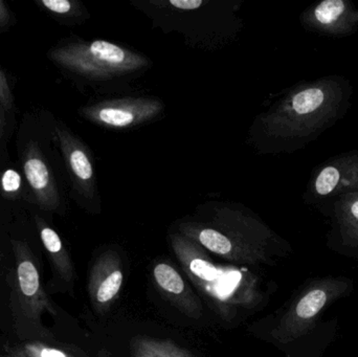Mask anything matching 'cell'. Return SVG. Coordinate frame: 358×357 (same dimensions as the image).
I'll return each mask as SVG.
<instances>
[{
    "label": "cell",
    "mask_w": 358,
    "mask_h": 357,
    "mask_svg": "<svg viewBox=\"0 0 358 357\" xmlns=\"http://www.w3.org/2000/svg\"><path fill=\"white\" fill-rule=\"evenodd\" d=\"M6 351L18 357H78L66 349L40 341H27L8 348Z\"/></svg>",
    "instance_id": "obj_16"
},
{
    "label": "cell",
    "mask_w": 358,
    "mask_h": 357,
    "mask_svg": "<svg viewBox=\"0 0 358 357\" xmlns=\"http://www.w3.org/2000/svg\"><path fill=\"white\" fill-rule=\"evenodd\" d=\"M307 31L328 37H348L358 29V8L348 0H323L300 16Z\"/></svg>",
    "instance_id": "obj_9"
},
{
    "label": "cell",
    "mask_w": 358,
    "mask_h": 357,
    "mask_svg": "<svg viewBox=\"0 0 358 357\" xmlns=\"http://www.w3.org/2000/svg\"><path fill=\"white\" fill-rule=\"evenodd\" d=\"M352 94L342 75L299 83L255 117L250 143L260 154L302 150L346 115Z\"/></svg>",
    "instance_id": "obj_1"
},
{
    "label": "cell",
    "mask_w": 358,
    "mask_h": 357,
    "mask_svg": "<svg viewBox=\"0 0 358 357\" xmlns=\"http://www.w3.org/2000/svg\"><path fill=\"white\" fill-rule=\"evenodd\" d=\"M332 220L344 247L358 249V192L341 195L332 201Z\"/></svg>",
    "instance_id": "obj_11"
},
{
    "label": "cell",
    "mask_w": 358,
    "mask_h": 357,
    "mask_svg": "<svg viewBox=\"0 0 358 357\" xmlns=\"http://www.w3.org/2000/svg\"><path fill=\"white\" fill-rule=\"evenodd\" d=\"M191 236L213 254L235 261L262 259L275 234L241 205L210 201L198 207Z\"/></svg>",
    "instance_id": "obj_2"
},
{
    "label": "cell",
    "mask_w": 358,
    "mask_h": 357,
    "mask_svg": "<svg viewBox=\"0 0 358 357\" xmlns=\"http://www.w3.org/2000/svg\"><path fill=\"white\" fill-rule=\"evenodd\" d=\"M1 186L6 192H16L21 186L20 175L14 170H6L2 175Z\"/></svg>",
    "instance_id": "obj_18"
},
{
    "label": "cell",
    "mask_w": 358,
    "mask_h": 357,
    "mask_svg": "<svg viewBox=\"0 0 358 357\" xmlns=\"http://www.w3.org/2000/svg\"><path fill=\"white\" fill-rule=\"evenodd\" d=\"M14 282L12 287V312L19 337L24 342L52 339L42 325L43 312L55 314L50 298L42 286L39 270L27 245L14 241Z\"/></svg>",
    "instance_id": "obj_5"
},
{
    "label": "cell",
    "mask_w": 358,
    "mask_h": 357,
    "mask_svg": "<svg viewBox=\"0 0 358 357\" xmlns=\"http://www.w3.org/2000/svg\"><path fill=\"white\" fill-rule=\"evenodd\" d=\"M115 254H106L94 264L90 275V291L92 303L104 309L119 295L123 285V272L120 264L113 263Z\"/></svg>",
    "instance_id": "obj_10"
},
{
    "label": "cell",
    "mask_w": 358,
    "mask_h": 357,
    "mask_svg": "<svg viewBox=\"0 0 358 357\" xmlns=\"http://www.w3.org/2000/svg\"><path fill=\"white\" fill-rule=\"evenodd\" d=\"M40 237L57 274L65 282H71L73 278V263L59 235L52 228L43 226L40 228Z\"/></svg>",
    "instance_id": "obj_14"
},
{
    "label": "cell",
    "mask_w": 358,
    "mask_h": 357,
    "mask_svg": "<svg viewBox=\"0 0 358 357\" xmlns=\"http://www.w3.org/2000/svg\"><path fill=\"white\" fill-rule=\"evenodd\" d=\"M136 10L165 33L178 31L189 43L212 48L227 42L240 29L238 2L208 0H147L132 2Z\"/></svg>",
    "instance_id": "obj_3"
},
{
    "label": "cell",
    "mask_w": 358,
    "mask_h": 357,
    "mask_svg": "<svg viewBox=\"0 0 358 357\" xmlns=\"http://www.w3.org/2000/svg\"><path fill=\"white\" fill-rule=\"evenodd\" d=\"M25 176L31 188L40 191L50 182V173L45 163L39 159H31L24 165Z\"/></svg>",
    "instance_id": "obj_17"
},
{
    "label": "cell",
    "mask_w": 358,
    "mask_h": 357,
    "mask_svg": "<svg viewBox=\"0 0 358 357\" xmlns=\"http://www.w3.org/2000/svg\"><path fill=\"white\" fill-rule=\"evenodd\" d=\"M134 357H194L172 342L148 337L134 342Z\"/></svg>",
    "instance_id": "obj_15"
},
{
    "label": "cell",
    "mask_w": 358,
    "mask_h": 357,
    "mask_svg": "<svg viewBox=\"0 0 358 357\" xmlns=\"http://www.w3.org/2000/svg\"><path fill=\"white\" fill-rule=\"evenodd\" d=\"M0 357H18L10 354V352L6 351V354H0Z\"/></svg>",
    "instance_id": "obj_20"
},
{
    "label": "cell",
    "mask_w": 358,
    "mask_h": 357,
    "mask_svg": "<svg viewBox=\"0 0 358 357\" xmlns=\"http://www.w3.org/2000/svg\"><path fill=\"white\" fill-rule=\"evenodd\" d=\"M153 275L159 289L165 291L168 296H172L185 312L197 314L200 305L195 304L194 300L189 299L193 297L189 295V289L185 285L182 277L173 266L167 263L157 264L153 270Z\"/></svg>",
    "instance_id": "obj_12"
},
{
    "label": "cell",
    "mask_w": 358,
    "mask_h": 357,
    "mask_svg": "<svg viewBox=\"0 0 358 357\" xmlns=\"http://www.w3.org/2000/svg\"><path fill=\"white\" fill-rule=\"evenodd\" d=\"M165 108V103L155 96H124L87 107L85 115L101 127L126 130L155 121L163 115Z\"/></svg>",
    "instance_id": "obj_7"
},
{
    "label": "cell",
    "mask_w": 358,
    "mask_h": 357,
    "mask_svg": "<svg viewBox=\"0 0 358 357\" xmlns=\"http://www.w3.org/2000/svg\"><path fill=\"white\" fill-rule=\"evenodd\" d=\"M351 289L352 282L348 279L325 278L315 281L286 312L275 330V337L282 343L304 337L317 326L323 310L346 296L352 291Z\"/></svg>",
    "instance_id": "obj_6"
},
{
    "label": "cell",
    "mask_w": 358,
    "mask_h": 357,
    "mask_svg": "<svg viewBox=\"0 0 358 357\" xmlns=\"http://www.w3.org/2000/svg\"><path fill=\"white\" fill-rule=\"evenodd\" d=\"M0 88H1V87H0Z\"/></svg>",
    "instance_id": "obj_21"
},
{
    "label": "cell",
    "mask_w": 358,
    "mask_h": 357,
    "mask_svg": "<svg viewBox=\"0 0 358 357\" xmlns=\"http://www.w3.org/2000/svg\"><path fill=\"white\" fill-rule=\"evenodd\" d=\"M42 3L50 12L64 15L71 12L73 3L69 0H42Z\"/></svg>",
    "instance_id": "obj_19"
},
{
    "label": "cell",
    "mask_w": 358,
    "mask_h": 357,
    "mask_svg": "<svg viewBox=\"0 0 358 357\" xmlns=\"http://www.w3.org/2000/svg\"><path fill=\"white\" fill-rule=\"evenodd\" d=\"M69 152V163L71 173L79 182L84 194L92 201L100 203L96 191V172L94 161L84 147L73 142Z\"/></svg>",
    "instance_id": "obj_13"
},
{
    "label": "cell",
    "mask_w": 358,
    "mask_h": 357,
    "mask_svg": "<svg viewBox=\"0 0 358 357\" xmlns=\"http://www.w3.org/2000/svg\"><path fill=\"white\" fill-rule=\"evenodd\" d=\"M353 192H358V150L336 155L315 168L304 199L323 203Z\"/></svg>",
    "instance_id": "obj_8"
},
{
    "label": "cell",
    "mask_w": 358,
    "mask_h": 357,
    "mask_svg": "<svg viewBox=\"0 0 358 357\" xmlns=\"http://www.w3.org/2000/svg\"><path fill=\"white\" fill-rule=\"evenodd\" d=\"M58 58L82 77L108 85L131 81L151 65L145 54L106 40L73 44L61 50Z\"/></svg>",
    "instance_id": "obj_4"
}]
</instances>
